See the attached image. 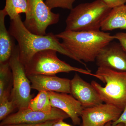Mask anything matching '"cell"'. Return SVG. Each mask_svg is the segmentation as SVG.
Here are the masks:
<instances>
[{
  "instance_id": "obj_11",
  "label": "cell",
  "mask_w": 126,
  "mask_h": 126,
  "mask_svg": "<svg viewBox=\"0 0 126 126\" xmlns=\"http://www.w3.org/2000/svg\"><path fill=\"white\" fill-rule=\"evenodd\" d=\"M48 92L52 107L64 112L75 125L81 124L80 117L84 108L79 102L72 95L68 94Z\"/></svg>"
},
{
  "instance_id": "obj_7",
  "label": "cell",
  "mask_w": 126,
  "mask_h": 126,
  "mask_svg": "<svg viewBox=\"0 0 126 126\" xmlns=\"http://www.w3.org/2000/svg\"><path fill=\"white\" fill-rule=\"evenodd\" d=\"M23 22L31 33L38 35L46 34L47 27L58 23L60 15L51 11L43 0H28V9Z\"/></svg>"
},
{
  "instance_id": "obj_25",
  "label": "cell",
  "mask_w": 126,
  "mask_h": 126,
  "mask_svg": "<svg viewBox=\"0 0 126 126\" xmlns=\"http://www.w3.org/2000/svg\"><path fill=\"white\" fill-rule=\"evenodd\" d=\"M63 119H59L55 122L52 126H73L66 123L63 121Z\"/></svg>"
},
{
  "instance_id": "obj_26",
  "label": "cell",
  "mask_w": 126,
  "mask_h": 126,
  "mask_svg": "<svg viewBox=\"0 0 126 126\" xmlns=\"http://www.w3.org/2000/svg\"><path fill=\"white\" fill-rule=\"evenodd\" d=\"M112 122H109L103 126H124V124L122 123H118L115 126H112Z\"/></svg>"
},
{
  "instance_id": "obj_23",
  "label": "cell",
  "mask_w": 126,
  "mask_h": 126,
  "mask_svg": "<svg viewBox=\"0 0 126 126\" xmlns=\"http://www.w3.org/2000/svg\"><path fill=\"white\" fill-rule=\"evenodd\" d=\"M115 39L117 40L126 52V33L119 32L113 35Z\"/></svg>"
},
{
  "instance_id": "obj_18",
  "label": "cell",
  "mask_w": 126,
  "mask_h": 126,
  "mask_svg": "<svg viewBox=\"0 0 126 126\" xmlns=\"http://www.w3.org/2000/svg\"><path fill=\"white\" fill-rule=\"evenodd\" d=\"M10 92L4 94L0 97V120L3 119L10 115L12 111L17 108L15 105L12 101H9Z\"/></svg>"
},
{
  "instance_id": "obj_17",
  "label": "cell",
  "mask_w": 126,
  "mask_h": 126,
  "mask_svg": "<svg viewBox=\"0 0 126 126\" xmlns=\"http://www.w3.org/2000/svg\"><path fill=\"white\" fill-rule=\"evenodd\" d=\"M4 9L12 20L21 14H26L28 9V0H6Z\"/></svg>"
},
{
  "instance_id": "obj_8",
  "label": "cell",
  "mask_w": 126,
  "mask_h": 126,
  "mask_svg": "<svg viewBox=\"0 0 126 126\" xmlns=\"http://www.w3.org/2000/svg\"><path fill=\"white\" fill-rule=\"evenodd\" d=\"M69 117L60 109L53 108L51 112L47 113L33 111L28 108L18 110L17 112L9 115L3 119L0 126L19 124L41 123L52 120L67 119Z\"/></svg>"
},
{
  "instance_id": "obj_19",
  "label": "cell",
  "mask_w": 126,
  "mask_h": 126,
  "mask_svg": "<svg viewBox=\"0 0 126 126\" xmlns=\"http://www.w3.org/2000/svg\"><path fill=\"white\" fill-rule=\"evenodd\" d=\"M11 74L9 61L0 63V97L6 92L10 91L7 84Z\"/></svg>"
},
{
  "instance_id": "obj_20",
  "label": "cell",
  "mask_w": 126,
  "mask_h": 126,
  "mask_svg": "<svg viewBox=\"0 0 126 126\" xmlns=\"http://www.w3.org/2000/svg\"><path fill=\"white\" fill-rule=\"evenodd\" d=\"M76 0H45V2L51 10L55 8L72 10Z\"/></svg>"
},
{
  "instance_id": "obj_2",
  "label": "cell",
  "mask_w": 126,
  "mask_h": 126,
  "mask_svg": "<svg viewBox=\"0 0 126 126\" xmlns=\"http://www.w3.org/2000/svg\"><path fill=\"white\" fill-rule=\"evenodd\" d=\"M56 36L61 39L64 47L87 67L84 62L95 61L101 50L114 39L110 33L96 31H72L65 30Z\"/></svg>"
},
{
  "instance_id": "obj_24",
  "label": "cell",
  "mask_w": 126,
  "mask_h": 126,
  "mask_svg": "<svg viewBox=\"0 0 126 126\" xmlns=\"http://www.w3.org/2000/svg\"><path fill=\"white\" fill-rule=\"evenodd\" d=\"M119 123H123L124 126H126V107L123 110L119 118L116 121L112 122V126H115Z\"/></svg>"
},
{
  "instance_id": "obj_10",
  "label": "cell",
  "mask_w": 126,
  "mask_h": 126,
  "mask_svg": "<svg viewBox=\"0 0 126 126\" xmlns=\"http://www.w3.org/2000/svg\"><path fill=\"white\" fill-rule=\"evenodd\" d=\"M112 41L99 52L95 60L97 65L98 67L126 72V52L120 43Z\"/></svg>"
},
{
  "instance_id": "obj_1",
  "label": "cell",
  "mask_w": 126,
  "mask_h": 126,
  "mask_svg": "<svg viewBox=\"0 0 126 126\" xmlns=\"http://www.w3.org/2000/svg\"><path fill=\"white\" fill-rule=\"evenodd\" d=\"M9 31L18 43L20 59L24 66L36 53L48 49L56 50L79 63L60 42L56 35L49 33L38 35L31 33L25 27L20 15L11 20Z\"/></svg>"
},
{
  "instance_id": "obj_13",
  "label": "cell",
  "mask_w": 126,
  "mask_h": 126,
  "mask_svg": "<svg viewBox=\"0 0 126 126\" xmlns=\"http://www.w3.org/2000/svg\"><path fill=\"white\" fill-rule=\"evenodd\" d=\"M31 88L39 92L45 91L71 94V80L56 75H42L28 76Z\"/></svg>"
},
{
  "instance_id": "obj_5",
  "label": "cell",
  "mask_w": 126,
  "mask_h": 126,
  "mask_svg": "<svg viewBox=\"0 0 126 126\" xmlns=\"http://www.w3.org/2000/svg\"><path fill=\"white\" fill-rule=\"evenodd\" d=\"M57 52L54 50L48 49L34 55L24 65L27 77L38 75H55L59 73L75 72L96 78L95 74L92 73L89 69L73 67L62 61L57 56Z\"/></svg>"
},
{
  "instance_id": "obj_14",
  "label": "cell",
  "mask_w": 126,
  "mask_h": 126,
  "mask_svg": "<svg viewBox=\"0 0 126 126\" xmlns=\"http://www.w3.org/2000/svg\"><path fill=\"white\" fill-rule=\"evenodd\" d=\"M7 15L4 9L0 11V63L9 62L16 46L14 37L6 27L5 18Z\"/></svg>"
},
{
  "instance_id": "obj_16",
  "label": "cell",
  "mask_w": 126,
  "mask_h": 126,
  "mask_svg": "<svg viewBox=\"0 0 126 126\" xmlns=\"http://www.w3.org/2000/svg\"><path fill=\"white\" fill-rule=\"evenodd\" d=\"M28 108L33 111L49 113L53 110L48 92L41 91L30 101Z\"/></svg>"
},
{
  "instance_id": "obj_12",
  "label": "cell",
  "mask_w": 126,
  "mask_h": 126,
  "mask_svg": "<svg viewBox=\"0 0 126 126\" xmlns=\"http://www.w3.org/2000/svg\"><path fill=\"white\" fill-rule=\"evenodd\" d=\"M71 94L84 108L103 103L92 84L84 81L77 73L71 80Z\"/></svg>"
},
{
  "instance_id": "obj_3",
  "label": "cell",
  "mask_w": 126,
  "mask_h": 126,
  "mask_svg": "<svg viewBox=\"0 0 126 126\" xmlns=\"http://www.w3.org/2000/svg\"><path fill=\"white\" fill-rule=\"evenodd\" d=\"M112 9L103 0L79 4L70 10L65 21V30L99 31Z\"/></svg>"
},
{
  "instance_id": "obj_4",
  "label": "cell",
  "mask_w": 126,
  "mask_h": 126,
  "mask_svg": "<svg viewBox=\"0 0 126 126\" xmlns=\"http://www.w3.org/2000/svg\"><path fill=\"white\" fill-rule=\"evenodd\" d=\"M95 74L96 78L106 84L103 87L96 81L91 83L102 101L124 110L126 107V72L98 67Z\"/></svg>"
},
{
  "instance_id": "obj_9",
  "label": "cell",
  "mask_w": 126,
  "mask_h": 126,
  "mask_svg": "<svg viewBox=\"0 0 126 126\" xmlns=\"http://www.w3.org/2000/svg\"><path fill=\"white\" fill-rule=\"evenodd\" d=\"M123 111L112 104L106 103L84 108L80 126H103L109 122L117 121Z\"/></svg>"
},
{
  "instance_id": "obj_27",
  "label": "cell",
  "mask_w": 126,
  "mask_h": 126,
  "mask_svg": "<svg viewBox=\"0 0 126 126\" xmlns=\"http://www.w3.org/2000/svg\"></svg>"
},
{
  "instance_id": "obj_6",
  "label": "cell",
  "mask_w": 126,
  "mask_h": 126,
  "mask_svg": "<svg viewBox=\"0 0 126 126\" xmlns=\"http://www.w3.org/2000/svg\"><path fill=\"white\" fill-rule=\"evenodd\" d=\"M9 63L13 80L10 100L18 110L27 108L33 95L31 94V83L26 73L24 66L20 59L18 45L15 47Z\"/></svg>"
},
{
  "instance_id": "obj_22",
  "label": "cell",
  "mask_w": 126,
  "mask_h": 126,
  "mask_svg": "<svg viewBox=\"0 0 126 126\" xmlns=\"http://www.w3.org/2000/svg\"><path fill=\"white\" fill-rule=\"evenodd\" d=\"M109 7L113 9L114 7L126 4V0H103Z\"/></svg>"
},
{
  "instance_id": "obj_15",
  "label": "cell",
  "mask_w": 126,
  "mask_h": 126,
  "mask_svg": "<svg viewBox=\"0 0 126 126\" xmlns=\"http://www.w3.org/2000/svg\"><path fill=\"white\" fill-rule=\"evenodd\" d=\"M126 30V5L114 7L103 22L102 31H112L116 29Z\"/></svg>"
},
{
  "instance_id": "obj_21",
  "label": "cell",
  "mask_w": 126,
  "mask_h": 126,
  "mask_svg": "<svg viewBox=\"0 0 126 126\" xmlns=\"http://www.w3.org/2000/svg\"><path fill=\"white\" fill-rule=\"evenodd\" d=\"M56 120H57L48 121L41 123L11 124V125H4V126H52V125Z\"/></svg>"
}]
</instances>
